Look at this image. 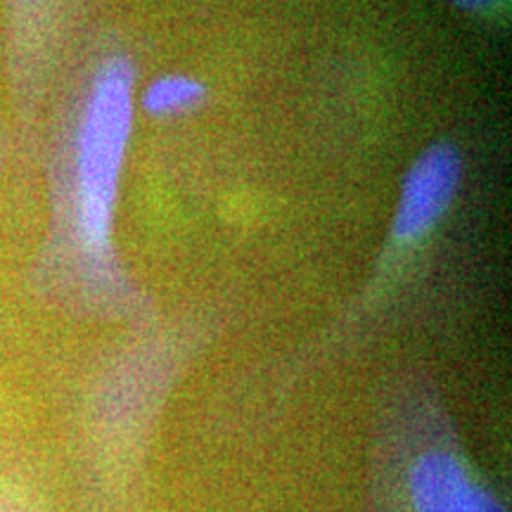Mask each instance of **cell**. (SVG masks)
Returning a JSON list of instances; mask_svg holds the SVG:
<instances>
[{
	"mask_svg": "<svg viewBox=\"0 0 512 512\" xmlns=\"http://www.w3.org/2000/svg\"><path fill=\"white\" fill-rule=\"evenodd\" d=\"M136 119V67L105 55L81 76L55 155V214L34 283L74 311H102L117 297L114 254L119 188Z\"/></svg>",
	"mask_w": 512,
	"mask_h": 512,
	"instance_id": "1",
	"label": "cell"
},
{
	"mask_svg": "<svg viewBox=\"0 0 512 512\" xmlns=\"http://www.w3.org/2000/svg\"><path fill=\"white\" fill-rule=\"evenodd\" d=\"M463 171V155L453 143H434L413 159L403 176L392 223L399 245H413L439 226L456 202Z\"/></svg>",
	"mask_w": 512,
	"mask_h": 512,
	"instance_id": "2",
	"label": "cell"
},
{
	"mask_svg": "<svg viewBox=\"0 0 512 512\" xmlns=\"http://www.w3.org/2000/svg\"><path fill=\"white\" fill-rule=\"evenodd\" d=\"M408 501L413 512H503L465 460L446 448H432L413 460Z\"/></svg>",
	"mask_w": 512,
	"mask_h": 512,
	"instance_id": "3",
	"label": "cell"
},
{
	"mask_svg": "<svg viewBox=\"0 0 512 512\" xmlns=\"http://www.w3.org/2000/svg\"><path fill=\"white\" fill-rule=\"evenodd\" d=\"M207 98V86L190 74H164L140 93V107L155 119H174L195 112Z\"/></svg>",
	"mask_w": 512,
	"mask_h": 512,
	"instance_id": "4",
	"label": "cell"
},
{
	"mask_svg": "<svg viewBox=\"0 0 512 512\" xmlns=\"http://www.w3.org/2000/svg\"><path fill=\"white\" fill-rule=\"evenodd\" d=\"M453 8L465 10V12H491L503 8L508 0H448Z\"/></svg>",
	"mask_w": 512,
	"mask_h": 512,
	"instance_id": "5",
	"label": "cell"
}]
</instances>
